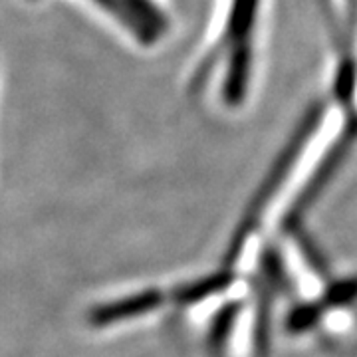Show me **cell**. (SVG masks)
I'll use <instances>...</instances> for the list:
<instances>
[{
    "mask_svg": "<svg viewBox=\"0 0 357 357\" xmlns=\"http://www.w3.org/2000/svg\"><path fill=\"white\" fill-rule=\"evenodd\" d=\"M258 0H232L222 44L227 48V74L222 96L229 105H238L248 91L252 68V32Z\"/></svg>",
    "mask_w": 357,
    "mask_h": 357,
    "instance_id": "cell-1",
    "label": "cell"
},
{
    "mask_svg": "<svg viewBox=\"0 0 357 357\" xmlns=\"http://www.w3.org/2000/svg\"><path fill=\"white\" fill-rule=\"evenodd\" d=\"M115 16L141 44H153L167 30V16L153 0H93Z\"/></svg>",
    "mask_w": 357,
    "mask_h": 357,
    "instance_id": "cell-2",
    "label": "cell"
}]
</instances>
